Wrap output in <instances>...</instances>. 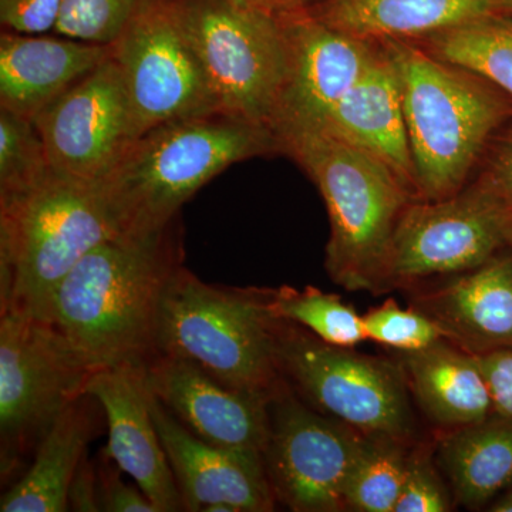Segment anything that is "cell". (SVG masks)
I'll return each mask as SVG.
<instances>
[{
	"label": "cell",
	"mask_w": 512,
	"mask_h": 512,
	"mask_svg": "<svg viewBox=\"0 0 512 512\" xmlns=\"http://www.w3.org/2000/svg\"><path fill=\"white\" fill-rule=\"evenodd\" d=\"M173 224L93 248L57 286L47 322L90 372L157 356L161 299L181 264Z\"/></svg>",
	"instance_id": "cell-1"
},
{
	"label": "cell",
	"mask_w": 512,
	"mask_h": 512,
	"mask_svg": "<svg viewBox=\"0 0 512 512\" xmlns=\"http://www.w3.org/2000/svg\"><path fill=\"white\" fill-rule=\"evenodd\" d=\"M278 153L292 158L318 188L330 221L325 268L350 292L389 291L390 249L412 192L379 158L325 128L281 127Z\"/></svg>",
	"instance_id": "cell-2"
},
{
	"label": "cell",
	"mask_w": 512,
	"mask_h": 512,
	"mask_svg": "<svg viewBox=\"0 0 512 512\" xmlns=\"http://www.w3.org/2000/svg\"><path fill=\"white\" fill-rule=\"evenodd\" d=\"M271 153H278L272 130L222 111L151 128L99 183L117 237L163 231L229 165Z\"/></svg>",
	"instance_id": "cell-3"
},
{
	"label": "cell",
	"mask_w": 512,
	"mask_h": 512,
	"mask_svg": "<svg viewBox=\"0 0 512 512\" xmlns=\"http://www.w3.org/2000/svg\"><path fill=\"white\" fill-rule=\"evenodd\" d=\"M402 83L416 197L463 190L495 136L512 121V100L493 83L406 40H386Z\"/></svg>",
	"instance_id": "cell-4"
},
{
	"label": "cell",
	"mask_w": 512,
	"mask_h": 512,
	"mask_svg": "<svg viewBox=\"0 0 512 512\" xmlns=\"http://www.w3.org/2000/svg\"><path fill=\"white\" fill-rule=\"evenodd\" d=\"M114 237L100 184L50 170L35 187L0 201V313L47 322L57 286Z\"/></svg>",
	"instance_id": "cell-5"
},
{
	"label": "cell",
	"mask_w": 512,
	"mask_h": 512,
	"mask_svg": "<svg viewBox=\"0 0 512 512\" xmlns=\"http://www.w3.org/2000/svg\"><path fill=\"white\" fill-rule=\"evenodd\" d=\"M268 298L269 289L205 284L178 266L161 299L157 356L190 360L232 389L274 396L284 377Z\"/></svg>",
	"instance_id": "cell-6"
},
{
	"label": "cell",
	"mask_w": 512,
	"mask_h": 512,
	"mask_svg": "<svg viewBox=\"0 0 512 512\" xmlns=\"http://www.w3.org/2000/svg\"><path fill=\"white\" fill-rule=\"evenodd\" d=\"M174 2L222 113L272 130L288 79L276 15L232 0Z\"/></svg>",
	"instance_id": "cell-7"
},
{
	"label": "cell",
	"mask_w": 512,
	"mask_h": 512,
	"mask_svg": "<svg viewBox=\"0 0 512 512\" xmlns=\"http://www.w3.org/2000/svg\"><path fill=\"white\" fill-rule=\"evenodd\" d=\"M275 345L282 377L320 413L365 436L412 439L416 424L399 363L329 345L279 319Z\"/></svg>",
	"instance_id": "cell-8"
},
{
	"label": "cell",
	"mask_w": 512,
	"mask_h": 512,
	"mask_svg": "<svg viewBox=\"0 0 512 512\" xmlns=\"http://www.w3.org/2000/svg\"><path fill=\"white\" fill-rule=\"evenodd\" d=\"M90 370L45 320L0 313V471L15 476L57 417L82 396Z\"/></svg>",
	"instance_id": "cell-9"
},
{
	"label": "cell",
	"mask_w": 512,
	"mask_h": 512,
	"mask_svg": "<svg viewBox=\"0 0 512 512\" xmlns=\"http://www.w3.org/2000/svg\"><path fill=\"white\" fill-rule=\"evenodd\" d=\"M110 47L126 90L133 141L168 121L221 111L174 0H136Z\"/></svg>",
	"instance_id": "cell-10"
},
{
	"label": "cell",
	"mask_w": 512,
	"mask_h": 512,
	"mask_svg": "<svg viewBox=\"0 0 512 512\" xmlns=\"http://www.w3.org/2000/svg\"><path fill=\"white\" fill-rule=\"evenodd\" d=\"M511 211L478 177L443 200L410 202L394 231L387 288L483 265L508 248Z\"/></svg>",
	"instance_id": "cell-11"
},
{
	"label": "cell",
	"mask_w": 512,
	"mask_h": 512,
	"mask_svg": "<svg viewBox=\"0 0 512 512\" xmlns=\"http://www.w3.org/2000/svg\"><path fill=\"white\" fill-rule=\"evenodd\" d=\"M365 441V434L303 404L284 379L271 400L264 451L276 500L296 512L345 511Z\"/></svg>",
	"instance_id": "cell-12"
},
{
	"label": "cell",
	"mask_w": 512,
	"mask_h": 512,
	"mask_svg": "<svg viewBox=\"0 0 512 512\" xmlns=\"http://www.w3.org/2000/svg\"><path fill=\"white\" fill-rule=\"evenodd\" d=\"M33 123L52 170L101 183L133 143L126 90L113 57L60 94Z\"/></svg>",
	"instance_id": "cell-13"
},
{
	"label": "cell",
	"mask_w": 512,
	"mask_h": 512,
	"mask_svg": "<svg viewBox=\"0 0 512 512\" xmlns=\"http://www.w3.org/2000/svg\"><path fill=\"white\" fill-rule=\"evenodd\" d=\"M276 18L288 52V79L272 131L322 126L369 69L380 42L330 28L306 9Z\"/></svg>",
	"instance_id": "cell-14"
},
{
	"label": "cell",
	"mask_w": 512,
	"mask_h": 512,
	"mask_svg": "<svg viewBox=\"0 0 512 512\" xmlns=\"http://www.w3.org/2000/svg\"><path fill=\"white\" fill-rule=\"evenodd\" d=\"M146 376L151 393L201 440L264 454L271 433V394L232 389L174 356L154 357Z\"/></svg>",
	"instance_id": "cell-15"
},
{
	"label": "cell",
	"mask_w": 512,
	"mask_h": 512,
	"mask_svg": "<svg viewBox=\"0 0 512 512\" xmlns=\"http://www.w3.org/2000/svg\"><path fill=\"white\" fill-rule=\"evenodd\" d=\"M147 365H117L94 370L83 394L93 397L106 416V454L133 478L158 512L184 511L180 490L158 434Z\"/></svg>",
	"instance_id": "cell-16"
},
{
	"label": "cell",
	"mask_w": 512,
	"mask_h": 512,
	"mask_svg": "<svg viewBox=\"0 0 512 512\" xmlns=\"http://www.w3.org/2000/svg\"><path fill=\"white\" fill-rule=\"evenodd\" d=\"M151 410L184 511L225 504L237 512L274 511L276 497L264 454L212 446L195 436L151 393Z\"/></svg>",
	"instance_id": "cell-17"
},
{
	"label": "cell",
	"mask_w": 512,
	"mask_h": 512,
	"mask_svg": "<svg viewBox=\"0 0 512 512\" xmlns=\"http://www.w3.org/2000/svg\"><path fill=\"white\" fill-rule=\"evenodd\" d=\"M412 306L470 355L512 349V248L420 292Z\"/></svg>",
	"instance_id": "cell-18"
},
{
	"label": "cell",
	"mask_w": 512,
	"mask_h": 512,
	"mask_svg": "<svg viewBox=\"0 0 512 512\" xmlns=\"http://www.w3.org/2000/svg\"><path fill=\"white\" fill-rule=\"evenodd\" d=\"M315 128H325L379 158L417 200L402 83L386 43L380 42L362 79L333 107L322 126Z\"/></svg>",
	"instance_id": "cell-19"
},
{
	"label": "cell",
	"mask_w": 512,
	"mask_h": 512,
	"mask_svg": "<svg viewBox=\"0 0 512 512\" xmlns=\"http://www.w3.org/2000/svg\"><path fill=\"white\" fill-rule=\"evenodd\" d=\"M0 37V109L33 120L111 55L110 45L64 37Z\"/></svg>",
	"instance_id": "cell-20"
},
{
	"label": "cell",
	"mask_w": 512,
	"mask_h": 512,
	"mask_svg": "<svg viewBox=\"0 0 512 512\" xmlns=\"http://www.w3.org/2000/svg\"><path fill=\"white\" fill-rule=\"evenodd\" d=\"M399 357L410 393L439 426L460 429L495 413L477 356L443 339L419 352L399 353Z\"/></svg>",
	"instance_id": "cell-21"
},
{
	"label": "cell",
	"mask_w": 512,
	"mask_h": 512,
	"mask_svg": "<svg viewBox=\"0 0 512 512\" xmlns=\"http://www.w3.org/2000/svg\"><path fill=\"white\" fill-rule=\"evenodd\" d=\"M500 0H318L320 22L373 42L421 39L468 20L498 13Z\"/></svg>",
	"instance_id": "cell-22"
},
{
	"label": "cell",
	"mask_w": 512,
	"mask_h": 512,
	"mask_svg": "<svg viewBox=\"0 0 512 512\" xmlns=\"http://www.w3.org/2000/svg\"><path fill=\"white\" fill-rule=\"evenodd\" d=\"M93 397L82 394L57 417L26 473L2 495V512H66L74 474L96 433Z\"/></svg>",
	"instance_id": "cell-23"
},
{
	"label": "cell",
	"mask_w": 512,
	"mask_h": 512,
	"mask_svg": "<svg viewBox=\"0 0 512 512\" xmlns=\"http://www.w3.org/2000/svg\"><path fill=\"white\" fill-rule=\"evenodd\" d=\"M437 466L458 504L468 510L488 507L512 485V419L494 413L448 430L437 447Z\"/></svg>",
	"instance_id": "cell-24"
},
{
	"label": "cell",
	"mask_w": 512,
	"mask_h": 512,
	"mask_svg": "<svg viewBox=\"0 0 512 512\" xmlns=\"http://www.w3.org/2000/svg\"><path fill=\"white\" fill-rule=\"evenodd\" d=\"M412 43L477 73L512 100V16L491 13Z\"/></svg>",
	"instance_id": "cell-25"
},
{
	"label": "cell",
	"mask_w": 512,
	"mask_h": 512,
	"mask_svg": "<svg viewBox=\"0 0 512 512\" xmlns=\"http://www.w3.org/2000/svg\"><path fill=\"white\" fill-rule=\"evenodd\" d=\"M268 306L275 319L302 326L329 345L355 348L367 340L363 316L339 295L315 286L269 289Z\"/></svg>",
	"instance_id": "cell-26"
},
{
	"label": "cell",
	"mask_w": 512,
	"mask_h": 512,
	"mask_svg": "<svg viewBox=\"0 0 512 512\" xmlns=\"http://www.w3.org/2000/svg\"><path fill=\"white\" fill-rule=\"evenodd\" d=\"M407 440L366 436L346 491V510L394 512L410 460Z\"/></svg>",
	"instance_id": "cell-27"
},
{
	"label": "cell",
	"mask_w": 512,
	"mask_h": 512,
	"mask_svg": "<svg viewBox=\"0 0 512 512\" xmlns=\"http://www.w3.org/2000/svg\"><path fill=\"white\" fill-rule=\"evenodd\" d=\"M52 170L33 120L0 109V201L35 187Z\"/></svg>",
	"instance_id": "cell-28"
},
{
	"label": "cell",
	"mask_w": 512,
	"mask_h": 512,
	"mask_svg": "<svg viewBox=\"0 0 512 512\" xmlns=\"http://www.w3.org/2000/svg\"><path fill=\"white\" fill-rule=\"evenodd\" d=\"M367 340L399 353L419 352L444 339L436 323L419 309H403L394 299L369 309L363 315Z\"/></svg>",
	"instance_id": "cell-29"
},
{
	"label": "cell",
	"mask_w": 512,
	"mask_h": 512,
	"mask_svg": "<svg viewBox=\"0 0 512 512\" xmlns=\"http://www.w3.org/2000/svg\"><path fill=\"white\" fill-rule=\"evenodd\" d=\"M136 0H63L57 35L111 45L126 26Z\"/></svg>",
	"instance_id": "cell-30"
},
{
	"label": "cell",
	"mask_w": 512,
	"mask_h": 512,
	"mask_svg": "<svg viewBox=\"0 0 512 512\" xmlns=\"http://www.w3.org/2000/svg\"><path fill=\"white\" fill-rule=\"evenodd\" d=\"M450 493L426 450L410 453L409 467L402 493L394 512H447Z\"/></svg>",
	"instance_id": "cell-31"
},
{
	"label": "cell",
	"mask_w": 512,
	"mask_h": 512,
	"mask_svg": "<svg viewBox=\"0 0 512 512\" xmlns=\"http://www.w3.org/2000/svg\"><path fill=\"white\" fill-rule=\"evenodd\" d=\"M63 0H0V22L9 32L42 35L55 30Z\"/></svg>",
	"instance_id": "cell-32"
},
{
	"label": "cell",
	"mask_w": 512,
	"mask_h": 512,
	"mask_svg": "<svg viewBox=\"0 0 512 512\" xmlns=\"http://www.w3.org/2000/svg\"><path fill=\"white\" fill-rule=\"evenodd\" d=\"M104 454V453H103ZM120 468L104 454L99 473L101 511L107 512H158L140 488L124 483Z\"/></svg>",
	"instance_id": "cell-33"
},
{
	"label": "cell",
	"mask_w": 512,
	"mask_h": 512,
	"mask_svg": "<svg viewBox=\"0 0 512 512\" xmlns=\"http://www.w3.org/2000/svg\"><path fill=\"white\" fill-rule=\"evenodd\" d=\"M481 164L478 178L512 208V121L495 136Z\"/></svg>",
	"instance_id": "cell-34"
},
{
	"label": "cell",
	"mask_w": 512,
	"mask_h": 512,
	"mask_svg": "<svg viewBox=\"0 0 512 512\" xmlns=\"http://www.w3.org/2000/svg\"><path fill=\"white\" fill-rule=\"evenodd\" d=\"M477 359L493 396L494 412L512 419V349Z\"/></svg>",
	"instance_id": "cell-35"
},
{
	"label": "cell",
	"mask_w": 512,
	"mask_h": 512,
	"mask_svg": "<svg viewBox=\"0 0 512 512\" xmlns=\"http://www.w3.org/2000/svg\"><path fill=\"white\" fill-rule=\"evenodd\" d=\"M69 510L77 512H99L100 488L99 473L89 458L84 457L69 490Z\"/></svg>",
	"instance_id": "cell-36"
},
{
	"label": "cell",
	"mask_w": 512,
	"mask_h": 512,
	"mask_svg": "<svg viewBox=\"0 0 512 512\" xmlns=\"http://www.w3.org/2000/svg\"><path fill=\"white\" fill-rule=\"evenodd\" d=\"M258 8L272 13V15H281V13L296 12V10L308 9L318 0H251Z\"/></svg>",
	"instance_id": "cell-37"
},
{
	"label": "cell",
	"mask_w": 512,
	"mask_h": 512,
	"mask_svg": "<svg viewBox=\"0 0 512 512\" xmlns=\"http://www.w3.org/2000/svg\"><path fill=\"white\" fill-rule=\"evenodd\" d=\"M491 512H512V485L503 491L497 498L488 505Z\"/></svg>",
	"instance_id": "cell-38"
},
{
	"label": "cell",
	"mask_w": 512,
	"mask_h": 512,
	"mask_svg": "<svg viewBox=\"0 0 512 512\" xmlns=\"http://www.w3.org/2000/svg\"><path fill=\"white\" fill-rule=\"evenodd\" d=\"M498 13H501V15L512 16V0H500Z\"/></svg>",
	"instance_id": "cell-39"
},
{
	"label": "cell",
	"mask_w": 512,
	"mask_h": 512,
	"mask_svg": "<svg viewBox=\"0 0 512 512\" xmlns=\"http://www.w3.org/2000/svg\"><path fill=\"white\" fill-rule=\"evenodd\" d=\"M508 247L512 248V211L508 221Z\"/></svg>",
	"instance_id": "cell-40"
},
{
	"label": "cell",
	"mask_w": 512,
	"mask_h": 512,
	"mask_svg": "<svg viewBox=\"0 0 512 512\" xmlns=\"http://www.w3.org/2000/svg\"><path fill=\"white\" fill-rule=\"evenodd\" d=\"M232 2L239 3V5H254V3L251 2V0H232Z\"/></svg>",
	"instance_id": "cell-41"
}]
</instances>
